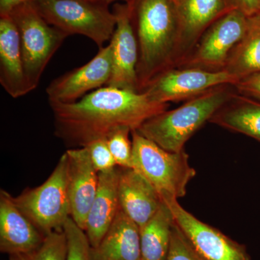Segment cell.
<instances>
[{
	"mask_svg": "<svg viewBox=\"0 0 260 260\" xmlns=\"http://www.w3.org/2000/svg\"><path fill=\"white\" fill-rule=\"evenodd\" d=\"M67 243L66 260H91L90 246L86 233L70 217L63 228Z\"/></svg>",
	"mask_w": 260,
	"mask_h": 260,
	"instance_id": "cb8c5ba5",
	"label": "cell"
},
{
	"mask_svg": "<svg viewBox=\"0 0 260 260\" xmlns=\"http://www.w3.org/2000/svg\"><path fill=\"white\" fill-rule=\"evenodd\" d=\"M133 140V169L139 172L158 191L161 200L165 197L185 196L186 187L196 176L185 150L172 152L140 135L131 133Z\"/></svg>",
	"mask_w": 260,
	"mask_h": 260,
	"instance_id": "277c9868",
	"label": "cell"
},
{
	"mask_svg": "<svg viewBox=\"0 0 260 260\" xmlns=\"http://www.w3.org/2000/svg\"><path fill=\"white\" fill-rule=\"evenodd\" d=\"M54 135L72 148L107 139L116 130H138L169 104L153 102L145 93L104 86L71 104H49Z\"/></svg>",
	"mask_w": 260,
	"mask_h": 260,
	"instance_id": "6da1fadb",
	"label": "cell"
},
{
	"mask_svg": "<svg viewBox=\"0 0 260 260\" xmlns=\"http://www.w3.org/2000/svg\"><path fill=\"white\" fill-rule=\"evenodd\" d=\"M175 221L162 202L156 213L140 229L141 260H167Z\"/></svg>",
	"mask_w": 260,
	"mask_h": 260,
	"instance_id": "44dd1931",
	"label": "cell"
},
{
	"mask_svg": "<svg viewBox=\"0 0 260 260\" xmlns=\"http://www.w3.org/2000/svg\"><path fill=\"white\" fill-rule=\"evenodd\" d=\"M173 3H174L176 5H177V7L179 6V4L181 3V2L183 1V0H172Z\"/></svg>",
	"mask_w": 260,
	"mask_h": 260,
	"instance_id": "1f68e13d",
	"label": "cell"
},
{
	"mask_svg": "<svg viewBox=\"0 0 260 260\" xmlns=\"http://www.w3.org/2000/svg\"><path fill=\"white\" fill-rule=\"evenodd\" d=\"M210 122L260 142V102L235 90Z\"/></svg>",
	"mask_w": 260,
	"mask_h": 260,
	"instance_id": "ffe728a7",
	"label": "cell"
},
{
	"mask_svg": "<svg viewBox=\"0 0 260 260\" xmlns=\"http://www.w3.org/2000/svg\"><path fill=\"white\" fill-rule=\"evenodd\" d=\"M65 153L68 157V189L71 218L85 231L89 211L97 193L99 173L85 147L69 149Z\"/></svg>",
	"mask_w": 260,
	"mask_h": 260,
	"instance_id": "5bb4252c",
	"label": "cell"
},
{
	"mask_svg": "<svg viewBox=\"0 0 260 260\" xmlns=\"http://www.w3.org/2000/svg\"><path fill=\"white\" fill-rule=\"evenodd\" d=\"M68 243L64 231L46 236L39 247L29 252L9 255V260H66Z\"/></svg>",
	"mask_w": 260,
	"mask_h": 260,
	"instance_id": "603a6c76",
	"label": "cell"
},
{
	"mask_svg": "<svg viewBox=\"0 0 260 260\" xmlns=\"http://www.w3.org/2000/svg\"><path fill=\"white\" fill-rule=\"evenodd\" d=\"M118 195L121 209L140 229L156 213L162 203L158 191L134 169L120 168Z\"/></svg>",
	"mask_w": 260,
	"mask_h": 260,
	"instance_id": "e0dca14e",
	"label": "cell"
},
{
	"mask_svg": "<svg viewBox=\"0 0 260 260\" xmlns=\"http://www.w3.org/2000/svg\"><path fill=\"white\" fill-rule=\"evenodd\" d=\"M132 130L121 128L107 138L108 146L116 166L123 169H133V140Z\"/></svg>",
	"mask_w": 260,
	"mask_h": 260,
	"instance_id": "d4e9b609",
	"label": "cell"
},
{
	"mask_svg": "<svg viewBox=\"0 0 260 260\" xmlns=\"http://www.w3.org/2000/svg\"><path fill=\"white\" fill-rule=\"evenodd\" d=\"M85 147L88 149L90 160L99 174L110 172L117 167L107 139L94 140Z\"/></svg>",
	"mask_w": 260,
	"mask_h": 260,
	"instance_id": "4316f807",
	"label": "cell"
},
{
	"mask_svg": "<svg viewBox=\"0 0 260 260\" xmlns=\"http://www.w3.org/2000/svg\"><path fill=\"white\" fill-rule=\"evenodd\" d=\"M238 81L225 70L175 68L159 75L143 93L153 102L169 104L188 101L221 85H234Z\"/></svg>",
	"mask_w": 260,
	"mask_h": 260,
	"instance_id": "9c48e42d",
	"label": "cell"
},
{
	"mask_svg": "<svg viewBox=\"0 0 260 260\" xmlns=\"http://www.w3.org/2000/svg\"><path fill=\"white\" fill-rule=\"evenodd\" d=\"M91 260H141L140 228L122 210L99 245L90 248Z\"/></svg>",
	"mask_w": 260,
	"mask_h": 260,
	"instance_id": "d6986e66",
	"label": "cell"
},
{
	"mask_svg": "<svg viewBox=\"0 0 260 260\" xmlns=\"http://www.w3.org/2000/svg\"><path fill=\"white\" fill-rule=\"evenodd\" d=\"M234 85L217 87L185 104L153 116L137 130L145 138L172 152L184 150L191 137L232 97Z\"/></svg>",
	"mask_w": 260,
	"mask_h": 260,
	"instance_id": "3957f363",
	"label": "cell"
},
{
	"mask_svg": "<svg viewBox=\"0 0 260 260\" xmlns=\"http://www.w3.org/2000/svg\"><path fill=\"white\" fill-rule=\"evenodd\" d=\"M9 15L18 27L25 76L32 91L39 85L51 58L68 36L48 23L32 3L19 7Z\"/></svg>",
	"mask_w": 260,
	"mask_h": 260,
	"instance_id": "52a82bcc",
	"label": "cell"
},
{
	"mask_svg": "<svg viewBox=\"0 0 260 260\" xmlns=\"http://www.w3.org/2000/svg\"><path fill=\"white\" fill-rule=\"evenodd\" d=\"M99 3H103L105 5H110L111 3H115V2H121L122 3H128L130 0H97Z\"/></svg>",
	"mask_w": 260,
	"mask_h": 260,
	"instance_id": "4dcf8cb0",
	"label": "cell"
},
{
	"mask_svg": "<svg viewBox=\"0 0 260 260\" xmlns=\"http://www.w3.org/2000/svg\"><path fill=\"white\" fill-rule=\"evenodd\" d=\"M91 1H93V2H98L97 0H91ZM98 3H99V2H98Z\"/></svg>",
	"mask_w": 260,
	"mask_h": 260,
	"instance_id": "d6a6232c",
	"label": "cell"
},
{
	"mask_svg": "<svg viewBox=\"0 0 260 260\" xmlns=\"http://www.w3.org/2000/svg\"><path fill=\"white\" fill-rule=\"evenodd\" d=\"M234 87L237 93L260 102V73L239 80Z\"/></svg>",
	"mask_w": 260,
	"mask_h": 260,
	"instance_id": "83f0119b",
	"label": "cell"
},
{
	"mask_svg": "<svg viewBox=\"0 0 260 260\" xmlns=\"http://www.w3.org/2000/svg\"><path fill=\"white\" fill-rule=\"evenodd\" d=\"M234 9L242 12L247 18L260 15V0H230Z\"/></svg>",
	"mask_w": 260,
	"mask_h": 260,
	"instance_id": "f1b7e54d",
	"label": "cell"
},
{
	"mask_svg": "<svg viewBox=\"0 0 260 260\" xmlns=\"http://www.w3.org/2000/svg\"><path fill=\"white\" fill-rule=\"evenodd\" d=\"M120 168L99 173V186L88 218L85 232L92 248L99 245L120 209L118 184Z\"/></svg>",
	"mask_w": 260,
	"mask_h": 260,
	"instance_id": "ac0fdd59",
	"label": "cell"
},
{
	"mask_svg": "<svg viewBox=\"0 0 260 260\" xmlns=\"http://www.w3.org/2000/svg\"><path fill=\"white\" fill-rule=\"evenodd\" d=\"M234 9L230 0H183L177 7L179 41L175 68L190 54L212 24Z\"/></svg>",
	"mask_w": 260,
	"mask_h": 260,
	"instance_id": "4fadbf2b",
	"label": "cell"
},
{
	"mask_svg": "<svg viewBox=\"0 0 260 260\" xmlns=\"http://www.w3.org/2000/svg\"><path fill=\"white\" fill-rule=\"evenodd\" d=\"M138 41V91L175 68L179 41L177 5L172 0H130L126 3Z\"/></svg>",
	"mask_w": 260,
	"mask_h": 260,
	"instance_id": "7a4b0ae2",
	"label": "cell"
},
{
	"mask_svg": "<svg viewBox=\"0 0 260 260\" xmlns=\"http://www.w3.org/2000/svg\"><path fill=\"white\" fill-rule=\"evenodd\" d=\"M13 200L44 235L63 231L71 217L66 153L61 155L46 181L37 187L25 189Z\"/></svg>",
	"mask_w": 260,
	"mask_h": 260,
	"instance_id": "8992f818",
	"label": "cell"
},
{
	"mask_svg": "<svg viewBox=\"0 0 260 260\" xmlns=\"http://www.w3.org/2000/svg\"><path fill=\"white\" fill-rule=\"evenodd\" d=\"M112 11L116 23L109 43L112 47V72L107 86L139 92L137 74L139 51L127 5L117 3Z\"/></svg>",
	"mask_w": 260,
	"mask_h": 260,
	"instance_id": "7c38bea8",
	"label": "cell"
},
{
	"mask_svg": "<svg viewBox=\"0 0 260 260\" xmlns=\"http://www.w3.org/2000/svg\"><path fill=\"white\" fill-rule=\"evenodd\" d=\"M34 2V0H0V16L9 15L19 7Z\"/></svg>",
	"mask_w": 260,
	"mask_h": 260,
	"instance_id": "f546056e",
	"label": "cell"
},
{
	"mask_svg": "<svg viewBox=\"0 0 260 260\" xmlns=\"http://www.w3.org/2000/svg\"><path fill=\"white\" fill-rule=\"evenodd\" d=\"M34 6L48 23L69 37L81 35L99 47L110 42L116 16L109 5L91 0H34Z\"/></svg>",
	"mask_w": 260,
	"mask_h": 260,
	"instance_id": "5b68a950",
	"label": "cell"
},
{
	"mask_svg": "<svg viewBox=\"0 0 260 260\" xmlns=\"http://www.w3.org/2000/svg\"><path fill=\"white\" fill-rule=\"evenodd\" d=\"M248 18L233 10L205 30L190 54L177 68L224 70L229 56L245 34Z\"/></svg>",
	"mask_w": 260,
	"mask_h": 260,
	"instance_id": "ba28073f",
	"label": "cell"
},
{
	"mask_svg": "<svg viewBox=\"0 0 260 260\" xmlns=\"http://www.w3.org/2000/svg\"><path fill=\"white\" fill-rule=\"evenodd\" d=\"M174 221L204 260H251L246 246L233 240L216 228L205 223L184 209L177 198L165 197Z\"/></svg>",
	"mask_w": 260,
	"mask_h": 260,
	"instance_id": "30bf717a",
	"label": "cell"
},
{
	"mask_svg": "<svg viewBox=\"0 0 260 260\" xmlns=\"http://www.w3.org/2000/svg\"><path fill=\"white\" fill-rule=\"evenodd\" d=\"M112 72L110 44L99 48L91 60L52 80L47 92L49 104H71L103 87L107 86Z\"/></svg>",
	"mask_w": 260,
	"mask_h": 260,
	"instance_id": "8fae6325",
	"label": "cell"
},
{
	"mask_svg": "<svg viewBox=\"0 0 260 260\" xmlns=\"http://www.w3.org/2000/svg\"><path fill=\"white\" fill-rule=\"evenodd\" d=\"M45 235L22 213L8 191H0V251L12 254L34 250L44 242Z\"/></svg>",
	"mask_w": 260,
	"mask_h": 260,
	"instance_id": "9a60e30c",
	"label": "cell"
},
{
	"mask_svg": "<svg viewBox=\"0 0 260 260\" xmlns=\"http://www.w3.org/2000/svg\"><path fill=\"white\" fill-rule=\"evenodd\" d=\"M224 70L239 80L260 73V15L248 18L245 34L233 50Z\"/></svg>",
	"mask_w": 260,
	"mask_h": 260,
	"instance_id": "7402d4cb",
	"label": "cell"
},
{
	"mask_svg": "<svg viewBox=\"0 0 260 260\" xmlns=\"http://www.w3.org/2000/svg\"><path fill=\"white\" fill-rule=\"evenodd\" d=\"M167 260H204L197 252L176 223L173 227Z\"/></svg>",
	"mask_w": 260,
	"mask_h": 260,
	"instance_id": "484cf974",
	"label": "cell"
},
{
	"mask_svg": "<svg viewBox=\"0 0 260 260\" xmlns=\"http://www.w3.org/2000/svg\"><path fill=\"white\" fill-rule=\"evenodd\" d=\"M0 83L13 99L31 92L25 76L20 34L10 15L0 16Z\"/></svg>",
	"mask_w": 260,
	"mask_h": 260,
	"instance_id": "2e32d148",
	"label": "cell"
}]
</instances>
